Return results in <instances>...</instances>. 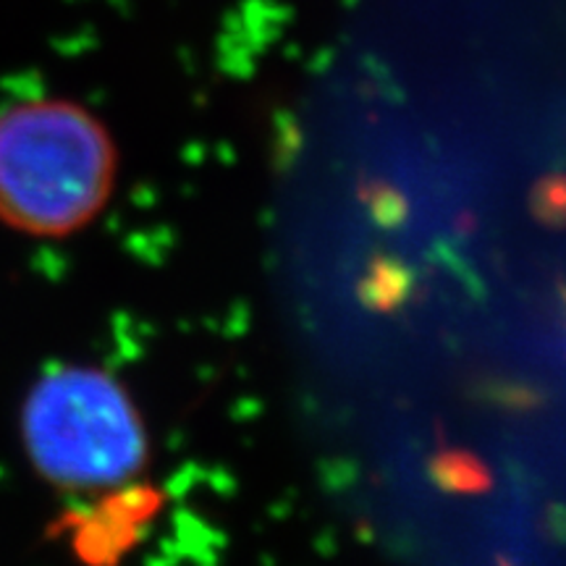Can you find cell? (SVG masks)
<instances>
[{
    "mask_svg": "<svg viewBox=\"0 0 566 566\" xmlns=\"http://www.w3.org/2000/svg\"><path fill=\"white\" fill-rule=\"evenodd\" d=\"M116 179V147L92 113L66 101L0 113V223L66 237L101 212Z\"/></svg>",
    "mask_w": 566,
    "mask_h": 566,
    "instance_id": "cell-1",
    "label": "cell"
},
{
    "mask_svg": "<svg viewBox=\"0 0 566 566\" xmlns=\"http://www.w3.org/2000/svg\"><path fill=\"white\" fill-rule=\"evenodd\" d=\"M27 457L63 488H108L132 480L147 459L142 417L116 378L95 367L42 375L21 409Z\"/></svg>",
    "mask_w": 566,
    "mask_h": 566,
    "instance_id": "cell-2",
    "label": "cell"
},
{
    "mask_svg": "<svg viewBox=\"0 0 566 566\" xmlns=\"http://www.w3.org/2000/svg\"><path fill=\"white\" fill-rule=\"evenodd\" d=\"M543 210H546L551 221H566V179H556L548 184L546 192H543Z\"/></svg>",
    "mask_w": 566,
    "mask_h": 566,
    "instance_id": "cell-3",
    "label": "cell"
}]
</instances>
